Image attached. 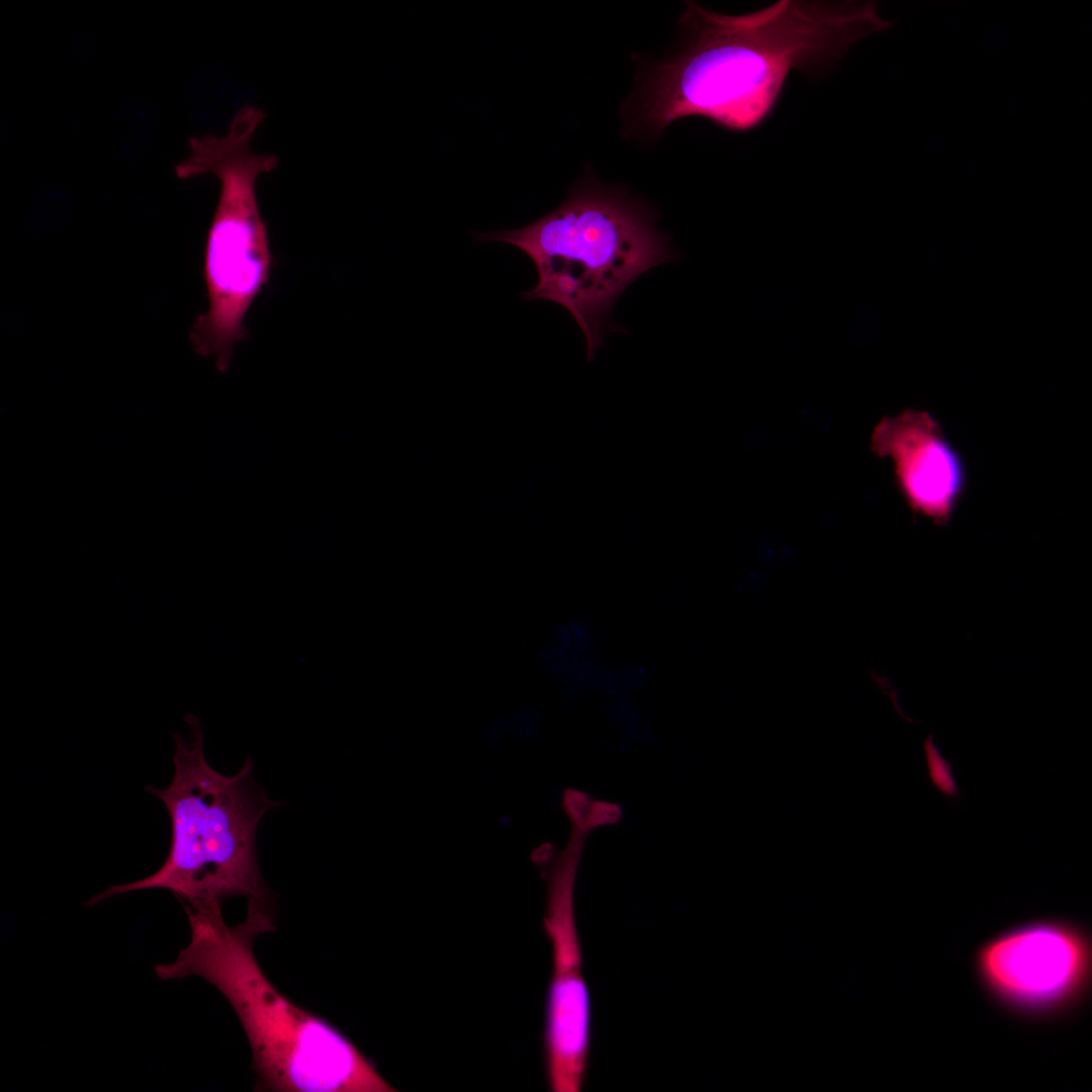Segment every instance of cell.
<instances>
[{"instance_id": "obj_1", "label": "cell", "mask_w": 1092, "mask_h": 1092, "mask_svg": "<svg viewBox=\"0 0 1092 1092\" xmlns=\"http://www.w3.org/2000/svg\"><path fill=\"white\" fill-rule=\"evenodd\" d=\"M891 24L872 2L780 0L734 16L688 1L680 50L648 71L626 110L654 134L688 116L751 130L770 115L792 71L825 70Z\"/></svg>"}, {"instance_id": "obj_2", "label": "cell", "mask_w": 1092, "mask_h": 1092, "mask_svg": "<svg viewBox=\"0 0 1092 1092\" xmlns=\"http://www.w3.org/2000/svg\"><path fill=\"white\" fill-rule=\"evenodd\" d=\"M220 901L184 905L190 942L176 961L159 964V979L198 976L230 1002L247 1034L257 1088L286 1092H391L395 1089L337 1027L285 997L253 950L275 930L267 902L249 899L246 919L229 926Z\"/></svg>"}, {"instance_id": "obj_3", "label": "cell", "mask_w": 1092, "mask_h": 1092, "mask_svg": "<svg viewBox=\"0 0 1092 1092\" xmlns=\"http://www.w3.org/2000/svg\"><path fill=\"white\" fill-rule=\"evenodd\" d=\"M654 223L644 202L585 174L557 208L538 220L476 237L511 244L532 259L538 283L524 297L565 307L584 335L592 361L610 330L618 297L644 272L674 258L669 238Z\"/></svg>"}, {"instance_id": "obj_4", "label": "cell", "mask_w": 1092, "mask_h": 1092, "mask_svg": "<svg viewBox=\"0 0 1092 1092\" xmlns=\"http://www.w3.org/2000/svg\"><path fill=\"white\" fill-rule=\"evenodd\" d=\"M188 723L192 742L187 745L176 735L171 784L164 790L147 788L170 816L171 845L164 863L146 878L110 886L86 905L146 889L169 890L184 905L231 896L268 903L257 859V828L263 815L280 803L256 784L250 759L234 777L212 768L203 754L197 719L190 716Z\"/></svg>"}, {"instance_id": "obj_5", "label": "cell", "mask_w": 1092, "mask_h": 1092, "mask_svg": "<svg viewBox=\"0 0 1092 1092\" xmlns=\"http://www.w3.org/2000/svg\"><path fill=\"white\" fill-rule=\"evenodd\" d=\"M265 118L261 108L244 104L234 114L225 134L192 136L188 157L175 167L181 180L210 173L220 184L204 252L208 308L196 317L190 331L194 351L215 357L220 372L229 370L235 345L249 336L244 318L269 282L276 263L256 182L274 170L279 160L251 149L252 138Z\"/></svg>"}, {"instance_id": "obj_6", "label": "cell", "mask_w": 1092, "mask_h": 1092, "mask_svg": "<svg viewBox=\"0 0 1092 1092\" xmlns=\"http://www.w3.org/2000/svg\"><path fill=\"white\" fill-rule=\"evenodd\" d=\"M974 967L983 989L1007 1011L1054 1017L1087 997L1091 936L1085 926L1066 918L1024 921L984 942Z\"/></svg>"}, {"instance_id": "obj_7", "label": "cell", "mask_w": 1092, "mask_h": 1092, "mask_svg": "<svg viewBox=\"0 0 1092 1092\" xmlns=\"http://www.w3.org/2000/svg\"><path fill=\"white\" fill-rule=\"evenodd\" d=\"M583 837L572 835L549 872L544 928L552 948L545 1008L544 1052L548 1087L578 1092L590 1041V1000L574 917L573 889Z\"/></svg>"}, {"instance_id": "obj_8", "label": "cell", "mask_w": 1092, "mask_h": 1092, "mask_svg": "<svg viewBox=\"0 0 1092 1092\" xmlns=\"http://www.w3.org/2000/svg\"><path fill=\"white\" fill-rule=\"evenodd\" d=\"M872 449L893 461L900 491L915 513L936 525L949 522L965 492L966 466L930 414L907 410L885 418L874 430Z\"/></svg>"}, {"instance_id": "obj_9", "label": "cell", "mask_w": 1092, "mask_h": 1092, "mask_svg": "<svg viewBox=\"0 0 1092 1092\" xmlns=\"http://www.w3.org/2000/svg\"><path fill=\"white\" fill-rule=\"evenodd\" d=\"M563 804L573 827L584 831L612 823L620 815V809L616 805L590 801L588 796L571 790L565 793Z\"/></svg>"}, {"instance_id": "obj_10", "label": "cell", "mask_w": 1092, "mask_h": 1092, "mask_svg": "<svg viewBox=\"0 0 1092 1092\" xmlns=\"http://www.w3.org/2000/svg\"><path fill=\"white\" fill-rule=\"evenodd\" d=\"M924 752L931 783L946 798L958 799L960 789L953 777L951 763L937 750L931 735L924 741Z\"/></svg>"}, {"instance_id": "obj_11", "label": "cell", "mask_w": 1092, "mask_h": 1092, "mask_svg": "<svg viewBox=\"0 0 1092 1092\" xmlns=\"http://www.w3.org/2000/svg\"><path fill=\"white\" fill-rule=\"evenodd\" d=\"M573 660L562 646L551 648L542 655V662L547 668L558 674L569 673Z\"/></svg>"}, {"instance_id": "obj_12", "label": "cell", "mask_w": 1092, "mask_h": 1092, "mask_svg": "<svg viewBox=\"0 0 1092 1092\" xmlns=\"http://www.w3.org/2000/svg\"><path fill=\"white\" fill-rule=\"evenodd\" d=\"M625 687H638L645 679V672L639 667L630 666L621 671Z\"/></svg>"}, {"instance_id": "obj_13", "label": "cell", "mask_w": 1092, "mask_h": 1092, "mask_svg": "<svg viewBox=\"0 0 1092 1092\" xmlns=\"http://www.w3.org/2000/svg\"><path fill=\"white\" fill-rule=\"evenodd\" d=\"M553 856V846L551 844H544L540 846L534 852V859L542 864L548 863Z\"/></svg>"}]
</instances>
